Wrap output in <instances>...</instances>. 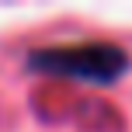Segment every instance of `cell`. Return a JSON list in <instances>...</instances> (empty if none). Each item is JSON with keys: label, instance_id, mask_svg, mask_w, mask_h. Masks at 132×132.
<instances>
[{"label": "cell", "instance_id": "1", "mask_svg": "<svg viewBox=\"0 0 132 132\" xmlns=\"http://www.w3.org/2000/svg\"><path fill=\"white\" fill-rule=\"evenodd\" d=\"M28 70L49 77H70L80 84L111 87L118 77L129 73V52L111 42H84V45H56L35 49L28 56Z\"/></svg>", "mask_w": 132, "mask_h": 132}]
</instances>
